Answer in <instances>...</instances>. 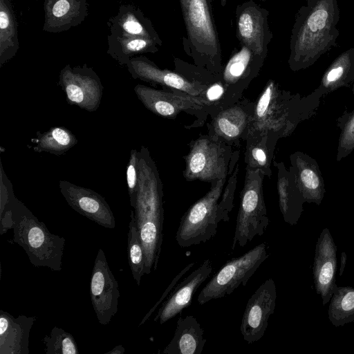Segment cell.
<instances>
[{
	"mask_svg": "<svg viewBox=\"0 0 354 354\" xmlns=\"http://www.w3.org/2000/svg\"><path fill=\"white\" fill-rule=\"evenodd\" d=\"M337 0H307L298 10L290 37L288 65L306 69L337 46L339 32Z\"/></svg>",
	"mask_w": 354,
	"mask_h": 354,
	"instance_id": "obj_1",
	"label": "cell"
},
{
	"mask_svg": "<svg viewBox=\"0 0 354 354\" xmlns=\"http://www.w3.org/2000/svg\"><path fill=\"white\" fill-rule=\"evenodd\" d=\"M138 187L133 209L145 253V274L156 271L163 241V186L155 162L144 146L138 151Z\"/></svg>",
	"mask_w": 354,
	"mask_h": 354,
	"instance_id": "obj_2",
	"label": "cell"
},
{
	"mask_svg": "<svg viewBox=\"0 0 354 354\" xmlns=\"http://www.w3.org/2000/svg\"><path fill=\"white\" fill-rule=\"evenodd\" d=\"M323 95L319 87L302 97L283 90L274 81L269 80L254 102L249 132L268 133L279 138L288 136L301 122L315 113Z\"/></svg>",
	"mask_w": 354,
	"mask_h": 354,
	"instance_id": "obj_3",
	"label": "cell"
},
{
	"mask_svg": "<svg viewBox=\"0 0 354 354\" xmlns=\"http://www.w3.org/2000/svg\"><path fill=\"white\" fill-rule=\"evenodd\" d=\"M13 241L26 252L35 267L62 270L65 239L52 234L44 222L15 198L12 207Z\"/></svg>",
	"mask_w": 354,
	"mask_h": 354,
	"instance_id": "obj_4",
	"label": "cell"
},
{
	"mask_svg": "<svg viewBox=\"0 0 354 354\" xmlns=\"http://www.w3.org/2000/svg\"><path fill=\"white\" fill-rule=\"evenodd\" d=\"M226 178L211 183L210 189L198 200L182 216L175 239L181 248L205 243L214 237L221 222H227L220 206Z\"/></svg>",
	"mask_w": 354,
	"mask_h": 354,
	"instance_id": "obj_5",
	"label": "cell"
},
{
	"mask_svg": "<svg viewBox=\"0 0 354 354\" xmlns=\"http://www.w3.org/2000/svg\"><path fill=\"white\" fill-rule=\"evenodd\" d=\"M239 156V151L233 153L232 146L218 138L200 136L189 144L183 176L188 181L215 183L232 174Z\"/></svg>",
	"mask_w": 354,
	"mask_h": 354,
	"instance_id": "obj_6",
	"label": "cell"
},
{
	"mask_svg": "<svg viewBox=\"0 0 354 354\" xmlns=\"http://www.w3.org/2000/svg\"><path fill=\"white\" fill-rule=\"evenodd\" d=\"M264 177L259 170L246 169L232 250L245 246L256 236H262L269 225L263 191Z\"/></svg>",
	"mask_w": 354,
	"mask_h": 354,
	"instance_id": "obj_7",
	"label": "cell"
},
{
	"mask_svg": "<svg viewBox=\"0 0 354 354\" xmlns=\"http://www.w3.org/2000/svg\"><path fill=\"white\" fill-rule=\"evenodd\" d=\"M267 249L266 243H261L243 255L228 260L201 290L198 296L199 304L229 295L239 286H245L269 257Z\"/></svg>",
	"mask_w": 354,
	"mask_h": 354,
	"instance_id": "obj_8",
	"label": "cell"
},
{
	"mask_svg": "<svg viewBox=\"0 0 354 354\" xmlns=\"http://www.w3.org/2000/svg\"><path fill=\"white\" fill-rule=\"evenodd\" d=\"M192 55L220 66L221 48L209 0H180Z\"/></svg>",
	"mask_w": 354,
	"mask_h": 354,
	"instance_id": "obj_9",
	"label": "cell"
},
{
	"mask_svg": "<svg viewBox=\"0 0 354 354\" xmlns=\"http://www.w3.org/2000/svg\"><path fill=\"white\" fill-rule=\"evenodd\" d=\"M59 85L69 104L89 112L99 108L103 86L97 73L86 64L73 67L66 65L60 71Z\"/></svg>",
	"mask_w": 354,
	"mask_h": 354,
	"instance_id": "obj_10",
	"label": "cell"
},
{
	"mask_svg": "<svg viewBox=\"0 0 354 354\" xmlns=\"http://www.w3.org/2000/svg\"><path fill=\"white\" fill-rule=\"evenodd\" d=\"M134 91L142 104L153 113L169 118H175L180 113H209L212 104L203 97L194 96L174 90L156 89L137 84Z\"/></svg>",
	"mask_w": 354,
	"mask_h": 354,
	"instance_id": "obj_11",
	"label": "cell"
},
{
	"mask_svg": "<svg viewBox=\"0 0 354 354\" xmlns=\"http://www.w3.org/2000/svg\"><path fill=\"white\" fill-rule=\"evenodd\" d=\"M89 291L99 323L107 325L118 311L120 291L118 281L109 266L102 248L98 250L94 261Z\"/></svg>",
	"mask_w": 354,
	"mask_h": 354,
	"instance_id": "obj_12",
	"label": "cell"
},
{
	"mask_svg": "<svg viewBox=\"0 0 354 354\" xmlns=\"http://www.w3.org/2000/svg\"><path fill=\"white\" fill-rule=\"evenodd\" d=\"M254 102L247 99L236 101L212 112L208 134L230 146L245 141L252 121Z\"/></svg>",
	"mask_w": 354,
	"mask_h": 354,
	"instance_id": "obj_13",
	"label": "cell"
},
{
	"mask_svg": "<svg viewBox=\"0 0 354 354\" xmlns=\"http://www.w3.org/2000/svg\"><path fill=\"white\" fill-rule=\"evenodd\" d=\"M277 289L272 278L266 280L249 299L240 326L243 339L252 344L263 337L274 313Z\"/></svg>",
	"mask_w": 354,
	"mask_h": 354,
	"instance_id": "obj_14",
	"label": "cell"
},
{
	"mask_svg": "<svg viewBox=\"0 0 354 354\" xmlns=\"http://www.w3.org/2000/svg\"><path fill=\"white\" fill-rule=\"evenodd\" d=\"M61 194L69 206L77 212L106 228L114 229L115 220L106 200L96 192L59 180Z\"/></svg>",
	"mask_w": 354,
	"mask_h": 354,
	"instance_id": "obj_15",
	"label": "cell"
},
{
	"mask_svg": "<svg viewBox=\"0 0 354 354\" xmlns=\"http://www.w3.org/2000/svg\"><path fill=\"white\" fill-rule=\"evenodd\" d=\"M131 77L142 81L204 97L207 85L192 82L167 69H160L145 56L132 57L126 65Z\"/></svg>",
	"mask_w": 354,
	"mask_h": 354,
	"instance_id": "obj_16",
	"label": "cell"
},
{
	"mask_svg": "<svg viewBox=\"0 0 354 354\" xmlns=\"http://www.w3.org/2000/svg\"><path fill=\"white\" fill-rule=\"evenodd\" d=\"M237 34L243 45L265 58L272 37L268 12L252 1L240 6L237 10Z\"/></svg>",
	"mask_w": 354,
	"mask_h": 354,
	"instance_id": "obj_17",
	"label": "cell"
},
{
	"mask_svg": "<svg viewBox=\"0 0 354 354\" xmlns=\"http://www.w3.org/2000/svg\"><path fill=\"white\" fill-rule=\"evenodd\" d=\"M337 248L326 227L319 234L315 245L313 266L315 290L320 295L322 304H327L337 286L335 283Z\"/></svg>",
	"mask_w": 354,
	"mask_h": 354,
	"instance_id": "obj_18",
	"label": "cell"
},
{
	"mask_svg": "<svg viewBox=\"0 0 354 354\" xmlns=\"http://www.w3.org/2000/svg\"><path fill=\"white\" fill-rule=\"evenodd\" d=\"M263 59L244 45L229 59L223 73L227 93L223 107L239 100L243 88L257 75Z\"/></svg>",
	"mask_w": 354,
	"mask_h": 354,
	"instance_id": "obj_19",
	"label": "cell"
},
{
	"mask_svg": "<svg viewBox=\"0 0 354 354\" xmlns=\"http://www.w3.org/2000/svg\"><path fill=\"white\" fill-rule=\"evenodd\" d=\"M212 262L205 259L196 270L178 283L169 297L162 303L154 318L162 324L174 318L191 305L192 297L199 286L210 276Z\"/></svg>",
	"mask_w": 354,
	"mask_h": 354,
	"instance_id": "obj_20",
	"label": "cell"
},
{
	"mask_svg": "<svg viewBox=\"0 0 354 354\" xmlns=\"http://www.w3.org/2000/svg\"><path fill=\"white\" fill-rule=\"evenodd\" d=\"M43 30L58 33L82 23L88 15L87 0H44Z\"/></svg>",
	"mask_w": 354,
	"mask_h": 354,
	"instance_id": "obj_21",
	"label": "cell"
},
{
	"mask_svg": "<svg viewBox=\"0 0 354 354\" xmlns=\"http://www.w3.org/2000/svg\"><path fill=\"white\" fill-rule=\"evenodd\" d=\"M290 170L307 203L320 205L326 192L323 177L316 160L297 151L290 156Z\"/></svg>",
	"mask_w": 354,
	"mask_h": 354,
	"instance_id": "obj_22",
	"label": "cell"
},
{
	"mask_svg": "<svg viewBox=\"0 0 354 354\" xmlns=\"http://www.w3.org/2000/svg\"><path fill=\"white\" fill-rule=\"evenodd\" d=\"M36 319L20 315L14 317L0 310V354H28V339Z\"/></svg>",
	"mask_w": 354,
	"mask_h": 354,
	"instance_id": "obj_23",
	"label": "cell"
},
{
	"mask_svg": "<svg viewBox=\"0 0 354 354\" xmlns=\"http://www.w3.org/2000/svg\"><path fill=\"white\" fill-rule=\"evenodd\" d=\"M277 168V192L280 211L283 220L290 225H295L304 211L306 200L297 185L292 172L286 169L283 162L274 161Z\"/></svg>",
	"mask_w": 354,
	"mask_h": 354,
	"instance_id": "obj_24",
	"label": "cell"
},
{
	"mask_svg": "<svg viewBox=\"0 0 354 354\" xmlns=\"http://www.w3.org/2000/svg\"><path fill=\"white\" fill-rule=\"evenodd\" d=\"M204 330L193 315L180 317L174 335L161 351L164 354H201L207 339Z\"/></svg>",
	"mask_w": 354,
	"mask_h": 354,
	"instance_id": "obj_25",
	"label": "cell"
},
{
	"mask_svg": "<svg viewBox=\"0 0 354 354\" xmlns=\"http://www.w3.org/2000/svg\"><path fill=\"white\" fill-rule=\"evenodd\" d=\"M279 139L270 133L250 131L245 139L246 169L259 170L265 176L270 177L274 151Z\"/></svg>",
	"mask_w": 354,
	"mask_h": 354,
	"instance_id": "obj_26",
	"label": "cell"
},
{
	"mask_svg": "<svg viewBox=\"0 0 354 354\" xmlns=\"http://www.w3.org/2000/svg\"><path fill=\"white\" fill-rule=\"evenodd\" d=\"M107 40V53L122 66H126L135 55L156 52L157 45L161 44L153 39L130 36L113 30H110Z\"/></svg>",
	"mask_w": 354,
	"mask_h": 354,
	"instance_id": "obj_27",
	"label": "cell"
},
{
	"mask_svg": "<svg viewBox=\"0 0 354 354\" xmlns=\"http://www.w3.org/2000/svg\"><path fill=\"white\" fill-rule=\"evenodd\" d=\"M107 24L110 30L160 41L151 21L134 6H120L118 14L111 17Z\"/></svg>",
	"mask_w": 354,
	"mask_h": 354,
	"instance_id": "obj_28",
	"label": "cell"
},
{
	"mask_svg": "<svg viewBox=\"0 0 354 354\" xmlns=\"http://www.w3.org/2000/svg\"><path fill=\"white\" fill-rule=\"evenodd\" d=\"M354 81V48L341 53L324 73L319 87L324 95L341 87H347Z\"/></svg>",
	"mask_w": 354,
	"mask_h": 354,
	"instance_id": "obj_29",
	"label": "cell"
},
{
	"mask_svg": "<svg viewBox=\"0 0 354 354\" xmlns=\"http://www.w3.org/2000/svg\"><path fill=\"white\" fill-rule=\"evenodd\" d=\"M19 50L17 23L9 0H0V65L11 59Z\"/></svg>",
	"mask_w": 354,
	"mask_h": 354,
	"instance_id": "obj_30",
	"label": "cell"
},
{
	"mask_svg": "<svg viewBox=\"0 0 354 354\" xmlns=\"http://www.w3.org/2000/svg\"><path fill=\"white\" fill-rule=\"evenodd\" d=\"M36 152H47L55 155L66 153L77 143L75 135L64 127H53L41 133L37 132V138L33 140Z\"/></svg>",
	"mask_w": 354,
	"mask_h": 354,
	"instance_id": "obj_31",
	"label": "cell"
},
{
	"mask_svg": "<svg viewBox=\"0 0 354 354\" xmlns=\"http://www.w3.org/2000/svg\"><path fill=\"white\" fill-rule=\"evenodd\" d=\"M328 315L335 327L354 322V288L337 286L330 300Z\"/></svg>",
	"mask_w": 354,
	"mask_h": 354,
	"instance_id": "obj_32",
	"label": "cell"
},
{
	"mask_svg": "<svg viewBox=\"0 0 354 354\" xmlns=\"http://www.w3.org/2000/svg\"><path fill=\"white\" fill-rule=\"evenodd\" d=\"M127 235V257L133 279L139 286L145 274V253L140 240L133 209L131 211Z\"/></svg>",
	"mask_w": 354,
	"mask_h": 354,
	"instance_id": "obj_33",
	"label": "cell"
},
{
	"mask_svg": "<svg viewBox=\"0 0 354 354\" xmlns=\"http://www.w3.org/2000/svg\"><path fill=\"white\" fill-rule=\"evenodd\" d=\"M43 341L46 354H79L74 337L64 329L54 326L50 335H45Z\"/></svg>",
	"mask_w": 354,
	"mask_h": 354,
	"instance_id": "obj_34",
	"label": "cell"
},
{
	"mask_svg": "<svg viewBox=\"0 0 354 354\" xmlns=\"http://www.w3.org/2000/svg\"><path fill=\"white\" fill-rule=\"evenodd\" d=\"M0 234L3 235L12 228V207L16 197L12 184L8 179L1 164Z\"/></svg>",
	"mask_w": 354,
	"mask_h": 354,
	"instance_id": "obj_35",
	"label": "cell"
},
{
	"mask_svg": "<svg viewBox=\"0 0 354 354\" xmlns=\"http://www.w3.org/2000/svg\"><path fill=\"white\" fill-rule=\"evenodd\" d=\"M337 126L340 129L337 149V160L348 156L354 150V109L345 111L337 120Z\"/></svg>",
	"mask_w": 354,
	"mask_h": 354,
	"instance_id": "obj_36",
	"label": "cell"
},
{
	"mask_svg": "<svg viewBox=\"0 0 354 354\" xmlns=\"http://www.w3.org/2000/svg\"><path fill=\"white\" fill-rule=\"evenodd\" d=\"M138 151L131 149L128 165L127 166L126 178L128 187V194L131 206H136L138 187Z\"/></svg>",
	"mask_w": 354,
	"mask_h": 354,
	"instance_id": "obj_37",
	"label": "cell"
},
{
	"mask_svg": "<svg viewBox=\"0 0 354 354\" xmlns=\"http://www.w3.org/2000/svg\"><path fill=\"white\" fill-rule=\"evenodd\" d=\"M194 266V263L192 262L187 264L182 270H180L178 274L172 279L171 282L165 290L164 293L162 295L159 300L154 304V306L151 308V309L149 311L148 313L145 316V317L142 319L141 322L139 324L140 326L143 324L151 315V314L154 312V310L158 308V306L163 303V301L166 299L167 295H170L172 290L174 289L175 286L178 284L179 280Z\"/></svg>",
	"mask_w": 354,
	"mask_h": 354,
	"instance_id": "obj_38",
	"label": "cell"
},
{
	"mask_svg": "<svg viewBox=\"0 0 354 354\" xmlns=\"http://www.w3.org/2000/svg\"><path fill=\"white\" fill-rule=\"evenodd\" d=\"M124 353V348L119 344L115 346L112 350L106 352L105 354H123Z\"/></svg>",
	"mask_w": 354,
	"mask_h": 354,
	"instance_id": "obj_39",
	"label": "cell"
},
{
	"mask_svg": "<svg viewBox=\"0 0 354 354\" xmlns=\"http://www.w3.org/2000/svg\"><path fill=\"white\" fill-rule=\"evenodd\" d=\"M346 254L345 252H342L341 255V267L339 269V277L342 276V272L344 270L345 264H346Z\"/></svg>",
	"mask_w": 354,
	"mask_h": 354,
	"instance_id": "obj_40",
	"label": "cell"
},
{
	"mask_svg": "<svg viewBox=\"0 0 354 354\" xmlns=\"http://www.w3.org/2000/svg\"><path fill=\"white\" fill-rule=\"evenodd\" d=\"M353 93L354 94V81L353 82V89H352Z\"/></svg>",
	"mask_w": 354,
	"mask_h": 354,
	"instance_id": "obj_41",
	"label": "cell"
}]
</instances>
